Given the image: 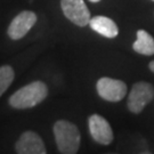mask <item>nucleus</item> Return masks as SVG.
<instances>
[{
	"instance_id": "f257e3e1",
	"label": "nucleus",
	"mask_w": 154,
	"mask_h": 154,
	"mask_svg": "<svg viewBox=\"0 0 154 154\" xmlns=\"http://www.w3.org/2000/svg\"><path fill=\"white\" fill-rule=\"evenodd\" d=\"M48 95V88L42 81H33L18 89L9 97V105L17 110L34 107L44 102Z\"/></svg>"
},
{
	"instance_id": "f03ea898",
	"label": "nucleus",
	"mask_w": 154,
	"mask_h": 154,
	"mask_svg": "<svg viewBox=\"0 0 154 154\" xmlns=\"http://www.w3.org/2000/svg\"><path fill=\"white\" fill-rule=\"evenodd\" d=\"M54 136L58 151L63 154H74L80 147V132L70 121L58 120L54 125Z\"/></svg>"
},
{
	"instance_id": "7ed1b4c3",
	"label": "nucleus",
	"mask_w": 154,
	"mask_h": 154,
	"mask_svg": "<svg viewBox=\"0 0 154 154\" xmlns=\"http://www.w3.org/2000/svg\"><path fill=\"white\" fill-rule=\"evenodd\" d=\"M154 97V88L149 82H137L132 86L128 97V109L130 112L138 114L144 110Z\"/></svg>"
},
{
	"instance_id": "20e7f679",
	"label": "nucleus",
	"mask_w": 154,
	"mask_h": 154,
	"mask_svg": "<svg viewBox=\"0 0 154 154\" xmlns=\"http://www.w3.org/2000/svg\"><path fill=\"white\" fill-rule=\"evenodd\" d=\"M97 93L103 99L112 103L120 102L127 94V85L121 80L109 77L100 78L96 85Z\"/></svg>"
},
{
	"instance_id": "39448f33",
	"label": "nucleus",
	"mask_w": 154,
	"mask_h": 154,
	"mask_svg": "<svg viewBox=\"0 0 154 154\" xmlns=\"http://www.w3.org/2000/svg\"><path fill=\"white\" fill-rule=\"evenodd\" d=\"M65 17L78 26H86L90 22V13L83 0H61Z\"/></svg>"
},
{
	"instance_id": "423d86ee",
	"label": "nucleus",
	"mask_w": 154,
	"mask_h": 154,
	"mask_svg": "<svg viewBox=\"0 0 154 154\" xmlns=\"http://www.w3.org/2000/svg\"><path fill=\"white\" fill-rule=\"evenodd\" d=\"M35 22H37L35 13L31 11H21L18 15L13 18L7 30V34L11 40H20L28 34Z\"/></svg>"
},
{
	"instance_id": "0eeeda50",
	"label": "nucleus",
	"mask_w": 154,
	"mask_h": 154,
	"mask_svg": "<svg viewBox=\"0 0 154 154\" xmlns=\"http://www.w3.org/2000/svg\"><path fill=\"white\" fill-rule=\"evenodd\" d=\"M88 126L90 135L95 142L102 145H110L113 140V131L110 123L102 116L93 114L89 116Z\"/></svg>"
},
{
	"instance_id": "6e6552de",
	"label": "nucleus",
	"mask_w": 154,
	"mask_h": 154,
	"mask_svg": "<svg viewBox=\"0 0 154 154\" xmlns=\"http://www.w3.org/2000/svg\"><path fill=\"white\" fill-rule=\"evenodd\" d=\"M15 151L18 154H46L47 149L44 140L34 131H24L15 145Z\"/></svg>"
},
{
	"instance_id": "1a4fd4ad",
	"label": "nucleus",
	"mask_w": 154,
	"mask_h": 154,
	"mask_svg": "<svg viewBox=\"0 0 154 154\" xmlns=\"http://www.w3.org/2000/svg\"><path fill=\"white\" fill-rule=\"evenodd\" d=\"M89 25L95 32L104 35L105 38L113 39L119 34V29L116 22L106 16H95L90 18Z\"/></svg>"
},
{
	"instance_id": "9d476101",
	"label": "nucleus",
	"mask_w": 154,
	"mask_h": 154,
	"mask_svg": "<svg viewBox=\"0 0 154 154\" xmlns=\"http://www.w3.org/2000/svg\"><path fill=\"white\" fill-rule=\"evenodd\" d=\"M132 48L138 54L146 56L154 55V39L147 31L145 30H138L137 31V40L134 42Z\"/></svg>"
},
{
	"instance_id": "9b49d317",
	"label": "nucleus",
	"mask_w": 154,
	"mask_h": 154,
	"mask_svg": "<svg viewBox=\"0 0 154 154\" xmlns=\"http://www.w3.org/2000/svg\"><path fill=\"white\" fill-rule=\"evenodd\" d=\"M15 78L14 70L11 65L0 66V97L9 88Z\"/></svg>"
},
{
	"instance_id": "f8f14e48",
	"label": "nucleus",
	"mask_w": 154,
	"mask_h": 154,
	"mask_svg": "<svg viewBox=\"0 0 154 154\" xmlns=\"http://www.w3.org/2000/svg\"><path fill=\"white\" fill-rule=\"evenodd\" d=\"M149 70L154 73V61H152L151 63H149Z\"/></svg>"
},
{
	"instance_id": "ddd939ff",
	"label": "nucleus",
	"mask_w": 154,
	"mask_h": 154,
	"mask_svg": "<svg viewBox=\"0 0 154 154\" xmlns=\"http://www.w3.org/2000/svg\"><path fill=\"white\" fill-rule=\"evenodd\" d=\"M89 1H90V2H94V4H96V2H99L100 0H89Z\"/></svg>"
},
{
	"instance_id": "4468645a",
	"label": "nucleus",
	"mask_w": 154,
	"mask_h": 154,
	"mask_svg": "<svg viewBox=\"0 0 154 154\" xmlns=\"http://www.w3.org/2000/svg\"><path fill=\"white\" fill-rule=\"evenodd\" d=\"M153 1H154V0H153Z\"/></svg>"
}]
</instances>
